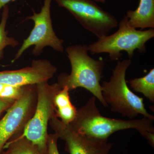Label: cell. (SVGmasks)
I'll use <instances>...</instances> for the list:
<instances>
[{
    "label": "cell",
    "mask_w": 154,
    "mask_h": 154,
    "mask_svg": "<svg viewBox=\"0 0 154 154\" xmlns=\"http://www.w3.org/2000/svg\"><path fill=\"white\" fill-rule=\"evenodd\" d=\"M61 89L57 82L51 85L48 82H45L36 84L37 102L35 111L22 133L17 136L30 141L42 154H47L48 127L55 115L54 97Z\"/></svg>",
    "instance_id": "5b68a950"
},
{
    "label": "cell",
    "mask_w": 154,
    "mask_h": 154,
    "mask_svg": "<svg viewBox=\"0 0 154 154\" xmlns=\"http://www.w3.org/2000/svg\"><path fill=\"white\" fill-rule=\"evenodd\" d=\"M36 102V85H28L22 96L13 103L0 119V154L8 142L22 133L33 116Z\"/></svg>",
    "instance_id": "ba28073f"
},
{
    "label": "cell",
    "mask_w": 154,
    "mask_h": 154,
    "mask_svg": "<svg viewBox=\"0 0 154 154\" xmlns=\"http://www.w3.org/2000/svg\"><path fill=\"white\" fill-rule=\"evenodd\" d=\"M96 101L95 96L90 98L85 105L78 109L75 120L70 124L80 134L98 140H108L114 133L126 129L154 133V119L145 117L128 120L108 118L100 113Z\"/></svg>",
    "instance_id": "6da1fadb"
},
{
    "label": "cell",
    "mask_w": 154,
    "mask_h": 154,
    "mask_svg": "<svg viewBox=\"0 0 154 154\" xmlns=\"http://www.w3.org/2000/svg\"><path fill=\"white\" fill-rule=\"evenodd\" d=\"M13 100H7L0 98V117L3 113L6 112L15 102Z\"/></svg>",
    "instance_id": "e0dca14e"
},
{
    "label": "cell",
    "mask_w": 154,
    "mask_h": 154,
    "mask_svg": "<svg viewBox=\"0 0 154 154\" xmlns=\"http://www.w3.org/2000/svg\"><path fill=\"white\" fill-rule=\"evenodd\" d=\"M52 1L44 0V5L39 13L34 11L32 16L26 18V20H32L34 22V27L28 37L24 39L12 60V63L18 60L31 46H34L32 53L36 56L40 55L46 46H50L58 52H63L64 41L57 36L53 28L51 17Z\"/></svg>",
    "instance_id": "52a82bcc"
},
{
    "label": "cell",
    "mask_w": 154,
    "mask_h": 154,
    "mask_svg": "<svg viewBox=\"0 0 154 154\" xmlns=\"http://www.w3.org/2000/svg\"><path fill=\"white\" fill-rule=\"evenodd\" d=\"M27 86H13L0 83V98L16 101L23 95Z\"/></svg>",
    "instance_id": "9a60e30c"
},
{
    "label": "cell",
    "mask_w": 154,
    "mask_h": 154,
    "mask_svg": "<svg viewBox=\"0 0 154 154\" xmlns=\"http://www.w3.org/2000/svg\"><path fill=\"white\" fill-rule=\"evenodd\" d=\"M118 25V30L115 33L98 38L88 45L91 54L107 53L111 60H116L122 56L121 51H126L131 60L136 50L146 52V43L154 37V29L141 30L131 28L128 25L125 15Z\"/></svg>",
    "instance_id": "277c9868"
},
{
    "label": "cell",
    "mask_w": 154,
    "mask_h": 154,
    "mask_svg": "<svg viewBox=\"0 0 154 154\" xmlns=\"http://www.w3.org/2000/svg\"><path fill=\"white\" fill-rule=\"evenodd\" d=\"M58 137L55 133L48 134L47 140V154H60L58 149Z\"/></svg>",
    "instance_id": "2e32d148"
},
{
    "label": "cell",
    "mask_w": 154,
    "mask_h": 154,
    "mask_svg": "<svg viewBox=\"0 0 154 154\" xmlns=\"http://www.w3.org/2000/svg\"><path fill=\"white\" fill-rule=\"evenodd\" d=\"M131 28L144 29L154 28V0H140L137 8L128 10L126 15Z\"/></svg>",
    "instance_id": "8fae6325"
},
{
    "label": "cell",
    "mask_w": 154,
    "mask_h": 154,
    "mask_svg": "<svg viewBox=\"0 0 154 154\" xmlns=\"http://www.w3.org/2000/svg\"><path fill=\"white\" fill-rule=\"evenodd\" d=\"M9 16V8L8 5L3 7L2 18L0 22V60L4 57V49L7 46L14 48L19 45L18 40L8 36L6 27Z\"/></svg>",
    "instance_id": "5bb4252c"
},
{
    "label": "cell",
    "mask_w": 154,
    "mask_h": 154,
    "mask_svg": "<svg viewBox=\"0 0 154 154\" xmlns=\"http://www.w3.org/2000/svg\"><path fill=\"white\" fill-rule=\"evenodd\" d=\"M131 60H119L110 80L101 84L102 96L111 110L123 117L134 119L139 114L154 119L145 107L143 98L139 97L128 88L125 79L127 70L131 65Z\"/></svg>",
    "instance_id": "3957f363"
},
{
    "label": "cell",
    "mask_w": 154,
    "mask_h": 154,
    "mask_svg": "<svg viewBox=\"0 0 154 154\" xmlns=\"http://www.w3.org/2000/svg\"><path fill=\"white\" fill-rule=\"evenodd\" d=\"M66 51L71 66L69 74H60L58 84L62 88L67 87L70 91L77 88H85L93 94L104 107H108L102 96L101 82L105 63L95 60L88 54L87 45H75L66 48Z\"/></svg>",
    "instance_id": "7a4b0ae2"
},
{
    "label": "cell",
    "mask_w": 154,
    "mask_h": 154,
    "mask_svg": "<svg viewBox=\"0 0 154 154\" xmlns=\"http://www.w3.org/2000/svg\"><path fill=\"white\" fill-rule=\"evenodd\" d=\"M127 82L135 92L141 93L152 103L154 102V69L146 75L130 80Z\"/></svg>",
    "instance_id": "7c38bea8"
},
{
    "label": "cell",
    "mask_w": 154,
    "mask_h": 154,
    "mask_svg": "<svg viewBox=\"0 0 154 154\" xmlns=\"http://www.w3.org/2000/svg\"><path fill=\"white\" fill-rule=\"evenodd\" d=\"M1 154H42L38 148L25 137H14L5 146Z\"/></svg>",
    "instance_id": "4fadbf2b"
},
{
    "label": "cell",
    "mask_w": 154,
    "mask_h": 154,
    "mask_svg": "<svg viewBox=\"0 0 154 154\" xmlns=\"http://www.w3.org/2000/svg\"><path fill=\"white\" fill-rule=\"evenodd\" d=\"M142 136L145 138L148 141L149 143L152 146H154V133L147 131H142L140 133Z\"/></svg>",
    "instance_id": "ac0fdd59"
},
{
    "label": "cell",
    "mask_w": 154,
    "mask_h": 154,
    "mask_svg": "<svg viewBox=\"0 0 154 154\" xmlns=\"http://www.w3.org/2000/svg\"><path fill=\"white\" fill-rule=\"evenodd\" d=\"M57 71L56 67L47 60H34L30 66L0 71V83L16 86L36 85L48 82Z\"/></svg>",
    "instance_id": "30bf717a"
},
{
    "label": "cell",
    "mask_w": 154,
    "mask_h": 154,
    "mask_svg": "<svg viewBox=\"0 0 154 154\" xmlns=\"http://www.w3.org/2000/svg\"><path fill=\"white\" fill-rule=\"evenodd\" d=\"M14 1L15 0H0V10L7 5L8 3L11 2H14ZM38 1H40V0H38Z\"/></svg>",
    "instance_id": "d6986e66"
},
{
    "label": "cell",
    "mask_w": 154,
    "mask_h": 154,
    "mask_svg": "<svg viewBox=\"0 0 154 154\" xmlns=\"http://www.w3.org/2000/svg\"><path fill=\"white\" fill-rule=\"evenodd\" d=\"M49 125L59 138L65 142L66 151L69 154H108L113 147V144L108 140H98L80 134L55 115Z\"/></svg>",
    "instance_id": "9c48e42d"
},
{
    "label": "cell",
    "mask_w": 154,
    "mask_h": 154,
    "mask_svg": "<svg viewBox=\"0 0 154 154\" xmlns=\"http://www.w3.org/2000/svg\"><path fill=\"white\" fill-rule=\"evenodd\" d=\"M66 9L80 25L98 38L109 35L118 26L114 16L98 5L94 0H54Z\"/></svg>",
    "instance_id": "8992f818"
},
{
    "label": "cell",
    "mask_w": 154,
    "mask_h": 154,
    "mask_svg": "<svg viewBox=\"0 0 154 154\" xmlns=\"http://www.w3.org/2000/svg\"><path fill=\"white\" fill-rule=\"evenodd\" d=\"M96 2H99L102 3V4H105L106 2V0H94Z\"/></svg>",
    "instance_id": "ffe728a7"
}]
</instances>
